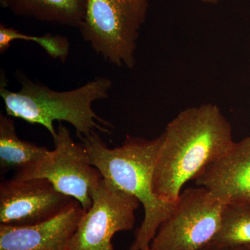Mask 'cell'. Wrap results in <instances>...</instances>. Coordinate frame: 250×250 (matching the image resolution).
I'll use <instances>...</instances> for the list:
<instances>
[{"instance_id": "obj_16", "label": "cell", "mask_w": 250, "mask_h": 250, "mask_svg": "<svg viewBox=\"0 0 250 250\" xmlns=\"http://www.w3.org/2000/svg\"><path fill=\"white\" fill-rule=\"evenodd\" d=\"M202 2L206 4H218L220 1H224V0H200Z\"/></svg>"}, {"instance_id": "obj_8", "label": "cell", "mask_w": 250, "mask_h": 250, "mask_svg": "<svg viewBox=\"0 0 250 250\" xmlns=\"http://www.w3.org/2000/svg\"><path fill=\"white\" fill-rule=\"evenodd\" d=\"M72 200L47 179L13 177L0 184V224L35 225L58 215Z\"/></svg>"}, {"instance_id": "obj_15", "label": "cell", "mask_w": 250, "mask_h": 250, "mask_svg": "<svg viewBox=\"0 0 250 250\" xmlns=\"http://www.w3.org/2000/svg\"><path fill=\"white\" fill-rule=\"evenodd\" d=\"M203 250H250V246L213 247L208 246Z\"/></svg>"}, {"instance_id": "obj_11", "label": "cell", "mask_w": 250, "mask_h": 250, "mask_svg": "<svg viewBox=\"0 0 250 250\" xmlns=\"http://www.w3.org/2000/svg\"><path fill=\"white\" fill-rule=\"evenodd\" d=\"M18 16L42 22L80 28L84 18L87 0H0Z\"/></svg>"}, {"instance_id": "obj_10", "label": "cell", "mask_w": 250, "mask_h": 250, "mask_svg": "<svg viewBox=\"0 0 250 250\" xmlns=\"http://www.w3.org/2000/svg\"><path fill=\"white\" fill-rule=\"evenodd\" d=\"M195 180L225 205L250 206V136L235 142Z\"/></svg>"}, {"instance_id": "obj_2", "label": "cell", "mask_w": 250, "mask_h": 250, "mask_svg": "<svg viewBox=\"0 0 250 250\" xmlns=\"http://www.w3.org/2000/svg\"><path fill=\"white\" fill-rule=\"evenodd\" d=\"M80 139L90 164L103 178L136 197L144 207V219L128 250L149 249L159 227L177 204L162 201L153 192V176L162 134L152 140L129 137L116 148L108 147L95 131Z\"/></svg>"}, {"instance_id": "obj_3", "label": "cell", "mask_w": 250, "mask_h": 250, "mask_svg": "<svg viewBox=\"0 0 250 250\" xmlns=\"http://www.w3.org/2000/svg\"><path fill=\"white\" fill-rule=\"evenodd\" d=\"M18 78L21 89L11 91L6 88L5 77H1L0 95L7 116L42 125L53 141L57 135L54 126L55 121L70 123L80 138L96 129L109 134L111 124L98 116L92 108L95 102L108 98L112 86L109 79L98 77L76 89L61 92L36 83L20 73Z\"/></svg>"}, {"instance_id": "obj_4", "label": "cell", "mask_w": 250, "mask_h": 250, "mask_svg": "<svg viewBox=\"0 0 250 250\" xmlns=\"http://www.w3.org/2000/svg\"><path fill=\"white\" fill-rule=\"evenodd\" d=\"M149 0H87L82 38L106 62L131 69Z\"/></svg>"}, {"instance_id": "obj_13", "label": "cell", "mask_w": 250, "mask_h": 250, "mask_svg": "<svg viewBox=\"0 0 250 250\" xmlns=\"http://www.w3.org/2000/svg\"><path fill=\"white\" fill-rule=\"evenodd\" d=\"M250 246V206L228 204L221 226L209 246Z\"/></svg>"}, {"instance_id": "obj_17", "label": "cell", "mask_w": 250, "mask_h": 250, "mask_svg": "<svg viewBox=\"0 0 250 250\" xmlns=\"http://www.w3.org/2000/svg\"><path fill=\"white\" fill-rule=\"evenodd\" d=\"M147 250H149V249Z\"/></svg>"}, {"instance_id": "obj_1", "label": "cell", "mask_w": 250, "mask_h": 250, "mask_svg": "<svg viewBox=\"0 0 250 250\" xmlns=\"http://www.w3.org/2000/svg\"><path fill=\"white\" fill-rule=\"evenodd\" d=\"M156 159L153 192L175 203L184 185L228 152L232 128L220 108L206 104L181 111L166 126Z\"/></svg>"}, {"instance_id": "obj_9", "label": "cell", "mask_w": 250, "mask_h": 250, "mask_svg": "<svg viewBox=\"0 0 250 250\" xmlns=\"http://www.w3.org/2000/svg\"><path fill=\"white\" fill-rule=\"evenodd\" d=\"M85 210L73 199L53 218L29 226L0 224V250H67Z\"/></svg>"}, {"instance_id": "obj_14", "label": "cell", "mask_w": 250, "mask_h": 250, "mask_svg": "<svg viewBox=\"0 0 250 250\" xmlns=\"http://www.w3.org/2000/svg\"><path fill=\"white\" fill-rule=\"evenodd\" d=\"M16 40L37 42L49 56L62 62H65L70 52V42L64 36L49 34L42 36H29L13 28L0 24V53H4Z\"/></svg>"}, {"instance_id": "obj_5", "label": "cell", "mask_w": 250, "mask_h": 250, "mask_svg": "<svg viewBox=\"0 0 250 250\" xmlns=\"http://www.w3.org/2000/svg\"><path fill=\"white\" fill-rule=\"evenodd\" d=\"M225 204L203 187L182 190L175 208L159 227L149 250H203L221 226Z\"/></svg>"}, {"instance_id": "obj_6", "label": "cell", "mask_w": 250, "mask_h": 250, "mask_svg": "<svg viewBox=\"0 0 250 250\" xmlns=\"http://www.w3.org/2000/svg\"><path fill=\"white\" fill-rule=\"evenodd\" d=\"M57 131L55 149L33 165L17 171L14 178L47 179L58 191L80 202L86 211L93 203L92 192L103 175L90 164L82 143H75L63 125L60 123Z\"/></svg>"}, {"instance_id": "obj_7", "label": "cell", "mask_w": 250, "mask_h": 250, "mask_svg": "<svg viewBox=\"0 0 250 250\" xmlns=\"http://www.w3.org/2000/svg\"><path fill=\"white\" fill-rule=\"evenodd\" d=\"M91 197V207L81 219L67 250H114L113 236L134 228L141 204L136 197L104 178Z\"/></svg>"}, {"instance_id": "obj_12", "label": "cell", "mask_w": 250, "mask_h": 250, "mask_svg": "<svg viewBox=\"0 0 250 250\" xmlns=\"http://www.w3.org/2000/svg\"><path fill=\"white\" fill-rule=\"evenodd\" d=\"M45 147L26 142L18 137L14 121L0 115V168L1 173L16 172L40 161L48 152Z\"/></svg>"}]
</instances>
